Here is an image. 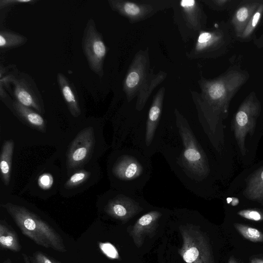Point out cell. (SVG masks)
Instances as JSON below:
<instances>
[{
    "mask_svg": "<svg viewBox=\"0 0 263 263\" xmlns=\"http://www.w3.org/2000/svg\"><path fill=\"white\" fill-rule=\"evenodd\" d=\"M109 173L117 190L142 194L152 173L151 158L133 146L121 147L115 149Z\"/></svg>",
    "mask_w": 263,
    "mask_h": 263,
    "instance_id": "3",
    "label": "cell"
},
{
    "mask_svg": "<svg viewBox=\"0 0 263 263\" xmlns=\"http://www.w3.org/2000/svg\"><path fill=\"white\" fill-rule=\"evenodd\" d=\"M2 206L22 233L36 244L60 252L67 251L60 235L48 223L26 208L10 202Z\"/></svg>",
    "mask_w": 263,
    "mask_h": 263,
    "instance_id": "6",
    "label": "cell"
},
{
    "mask_svg": "<svg viewBox=\"0 0 263 263\" xmlns=\"http://www.w3.org/2000/svg\"><path fill=\"white\" fill-rule=\"evenodd\" d=\"M29 257L31 263H54L52 258L40 251L35 252Z\"/></svg>",
    "mask_w": 263,
    "mask_h": 263,
    "instance_id": "30",
    "label": "cell"
},
{
    "mask_svg": "<svg viewBox=\"0 0 263 263\" xmlns=\"http://www.w3.org/2000/svg\"><path fill=\"white\" fill-rule=\"evenodd\" d=\"M102 250L104 253L109 257L114 259H118L119 253L116 248L109 243L102 244Z\"/></svg>",
    "mask_w": 263,
    "mask_h": 263,
    "instance_id": "31",
    "label": "cell"
},
{
    "mask_svg": "<svg viewBox=\"0 0 263 263\" xmlns=\"http://www.w3.org/2000/svg\"><path fill=\"white\" fill-rule=\"evenodd\" d=\"M104 210L109 217L126 222L151 206L142 194H132L117 190L110 195Z\"/></svg>",
    "mask_w": 263,
    "mask_h": 263,
    "instance_id": "11",
    "label": "cell"
},
{
    "mask_svg": "<svg viewBox=\"0 0 263 263\" xmlns=\"http://www.w3.org/2000/svg\"><path fill=\"white\" fill-rule=\"evenodd\" d=\"M27 38L17 33L1 30L0 32V47L1 50H8L23 45L27 42Z\"/></svg>",
    "mask_w": 263,
    "mask_h": 263,
    "instance_id": "23",
    "label": "cell"
},
{
    "mask_svg": "<svg viewBox=\"0 0 263 263\" xmlns=\"http://www.w3.org/2000/svg\"><path fill=\"white\" fill-rule=\"evenodd\" d=\"M263 15V0L252 16L239 39L246 40L249 38L254 32Z\"/></svg>",
    "mask_w": 263,
    "mask_h": 263,
    "instance_id": "25",
    "label": "cell"
},
{
    "mask_svg": "<svg viewBox=\"0 0 263 263\" xmlns=\"http://www.w3.org/2000/svg\"><path fill=\"white\" fill-rule=\"evenodd\" d=\"M234 227L245 239L253 242H263V233L248 225L234 223Z\"/></svg>",
    "mask_w": 263,
    "mask_h": 263,
    "instance_id": "24",
    "label": "cell"
},
{
    "mask_svg": "<svg viewBox=\"0 0 263 263\" xmlns=\"http://www.w3.org/2000/svg\"><path fill=\"white\" fill-rule=\"evenodd\" d=\"M111 9L132 24L144 21L156 13L172 7V0H109Z\"/></svg>",
    "mask_w": 263,
    "mask_h": 263,
    "instance_id": "12",
    "label": "cell"
},
{
    "mask_svg": "<svg viewBox=\"0 0 263 263\" xmlns=\"http://www.w3.org/2000/svg\"><path fill=\"white\" fill-rule=\"evenodd\" d=\"M90 175L89 172L83 170L76 172L67 180L65 187L72 189L82 184L88 179Z\"/></svg>",
    "mask_w": 263,
    "mask_h": 263,
    "instance_id": "26",
    "label": "cell"
},
{
    "mask_svg": "<svg viewBox=\"0 0 263 263\" xmlns=\"http://www.w3.org/2000/svg\"><path fill=\"white\" fill-rule=\"evenodd\" d=\"M57 81L70 112L73 117L79 116L81 114V110L78 98L75 93L74 87L62 73L57 74Z\"/></svg>",
    "mask_w": 263,
    "mask_h": 263,
    "instance_id": "20",
    "label": "cell"
},
{
    "mask_svg": "<svg viewBox=\"0 0 263 263\" xmlns=\"http://www.w3.org/2000/svg\"><path fill=\"white\" fill-rule=\"evenodd\" d=\"M240 217L254 221H263V210L251 209L242 210L237 212Z\"/></svg>",
    "mask_w": 263,
    "mask_h": 263,
    "instance_id": "28",
    "label": "cell"
},
{
    "mask_svg": "<svg viewBox=\"0 0 263 263\" xmlns=\"http://www.w3.org/2000/svg\"><path fill=\"white\" fill-rule=\"evenodd\" d=\"M191 50L186 53L190 59H210L224 53L231 42L225 24L218 25L210 30L201 31Z\"/></svg>",
    "mask_w": 263,
    "mask_h": 263,
    "instance_id": "9",
    "label": "cell"
},
{
    "mask_svg": "<svg viewBox=\"0 0 263 263\" xmlns=\"http://www.w3.org/2000/svg\"><path fill=\"white\" fill-rule=\"evenodd\" d=\"M262 0H244L238 3L231 19L235 36L239 38Z\"/></svg>",
    "mask_w": 263,
    "mask_h": 263,
    "instance_id": "17",
    "label": "cell"
},
{
    "mask_svg": "<svg viewBox=\"0 0 263 263\" xmlns=\"http://www.w3.org/2000/svg\"><path fill=\"white\" fill-rule=\"evenodd\" d=\"M22 256L25 263H31L30 257L27 254L22 253Z\"/></svg>",
    "mask_w": 263,
    "mask_h": 263,
    "instance_id": "34",
    "label": "cell"
},
{
    "mask_svg": "<svg viewBox=\"0 0 263 263\" xmlns=\"http://www.w3.org/2000/svg\"><path fill=\"white\" fill-rule=\"evenodd\" d=\"M0 247L17 252L22 249L17 233L5 220L0 222Z\"/></svg>",
    "mask_w": 263,
    "mask_h": 263,
    "instance_id": "21",
    "label": "cell"
},
{
    "mask_svg": "<svg viewBox=\"0 0 263 263\" xmlns=\"http://www.w3.org/2000/svg\"><path fill=\"white\" fill-rule=\"evenodd\" d=\"M164 214L160 209H149L137 219L130 235L137 247L139 248L143 245L146 236H153Z\"/></svg>",
    "mask_w": 263,
    "mask_h": 263,
    "instance_id": "15",
    "label": "cell"
},
{
    "mask_svg": "<svg viewBox=\"0 0 263 263\" xmlns=\"http://www.w3.org/2000/svg\"><path fill=\"white\" fill-rule=\"evenodd\" d=\"M52 260H53L54 263H61V262H60L53 258H52Z\"/></svg>",
    "mask_w": 263,
    "mask_h": 263,
    "instance_id": "38",
    "label": "cell"
},
{
    "mask_svg": "<svg viewBox=\"0 0 263 263\" xmlns=\"http://www.w3.org/2000/svg\"><path fill=\"white\" fill-rule=\"evenodd\" d=\"M35 2L32 0H1L0 1V8L3 9L7 7L12 5L20 4L23 3H33Z\"/></svg>",
    "mask_w": 263,
    "mask_h": 263,
    "instance_id": "32",
    "label": "cell"
},
{
    "mask_svg": "<svg viewBox=\"0 0 263 263\" xmlns=\"http://www.w3.org/2000/svg\"><path fill=\"white\" fill-rule=\"evenodd\" d=\"M210 9L222 11L228 9L233 7L237 1L233 0H200Z\"/></svg>",
    "mask_w": 263,
    "mask_h": 263,
    "instance_id": "27",
    "label": "cell"
},
{
    "mask_svg": "<svg viewBox=\"0 0 263 263\" xmlns=\"http://www.w3.org/2000/svg\"><path fill=\"white\" fill-rule=\"evenodd\" d=\"M260 111L261 104L255 92L252 91L245 99L234 115L232 129L242 156L247 153L245 146L246 137L248 134L251 137L253 135Z\"/></svg>",
    "mask_w": 263,
    "mask_h": 263,
    "instance_id": "10",
    "label": "cell"
},
{
    "mask_svg": "<svg viewBox=\"0 0 263 263\" xmlns=\"http://www.w3.org/2000/svg\"><path fill=\"white\" fill-rule=\"evenodd\" d=\"M165 91L164 87L159 89L145 117L129 138L133 146L149 158L158 153L164 132L166 119L162 116Z\"/></svg>",
    "mask_w": 263,
    "mask_h": 263,
    "instance_id": "5",
    "label": "cell"
},
{
    "mask_svg": "<svg viewBox=\"0 0 263 263\" xmlns=\"http://www.w3.org/2000/svg\"><path fill=\"white\" fill-rule=\"evenodd\" d=\"M12 108L17 116L31 127L42 132L46 131V122L38 112L16 101L12 102Z\"/></svg>",
    "mask_w": 263,
    "mask_h": 263,
    "instance_id": "19",
    "label": "cell"
},
{
    "mask_svg": "<svg viewBox=\"0 0 263 263\" xmlns=\"http://www.w3.org/2000/svg\"><path fill=\"white\" fill-rule=\"evenodd\" d=\"M93 130L89 127L81 130L72 142L67 155L68 170L84 164L91 154L94 145Z\"/></svg>",
    "mask_w": 263,
    "mask_h": 263,
    "instance_id": "14",
    "label": "cell"
},
{
    "mask_svg": "<svg viewBox=\"0 0 263 263\" xmlns=\"http://www.w3.org/2000/svg\"><path fill=\"white\" fill-rule=\"evenodd\" d=\"M82 47L90 69L101 78L107 47L92 19L88 20L85 28Z\"/></svg>",
    "mask_w": 263,
    "mask_h": 263,
    "instance_id": "13",
    "label": "cell"
},
{
    "mask_svg": "<svg viewBox=\"0 0 263 263\" xmlns=\"http://www.w3.org/2000/svg\"><path fill=\"white\" fill-rule=\"evenodd\" d=\"M227 201L228 204H230L232 206H236L239 203V199L235 197L228 198Z\"/></svg>",
    "mask_w": 263,
    "mask_h": 263,
    "instance_id": "33",
    "label": "cell"
},
{
    "mask_svg": "<svg viewBox=\"0 0 263 263\" xmlns=\"http://www.w3.org/2000/svg\"><path fill=\"white\" fill-rule=\"evenodd\" d=\"M37 182L40 188L43 190H48L53 184V177L49 173H44L39 176Z\"/></svg>",
    "mask_w": 263,
    "mask_h": 263,
    "instance_id": "29",
    "label": "cell"
},
{
    "mask_svg": "<svg viewBox=\"0 0 263 263\" xmlns=\"http://www.w3.org/2000/svg\"><path fill=\"white\" fill-rule=\"evenodd\" d=\"M228 263H239V261L233 256L230 257Z\"/></svg>",
    "mask_w": 263,
    "mask_h": 263,
    "instance_id": "35",
    "label": "cell"
},
{
    "mask_svg": "<svg viewBox=\"0 0 263 263\" xmlns=\"http://www.w3.org/2000/svg\"><path fill=\"white\" fill-rule=\"evenodd\" d=\"M166 76L164 71L155 74L151 69L147 50H140L135 54L125 76L123 89L128 103L137 97L134 107L137 113L143 111L149 96Z\"/></svg>",
    "mask_w": 263,
    "mask_h": 263,
    "instance_id": "4",
    "label": "cell"
},
{
    "mask_svg": "<svg viewBox=\"0 0 263 263\" xmlns=\"http://www.w3.org/2000/svg\"><path fill=\"white\" fill-rule=\"evenodd\" d=\"M173 113L172 119H166L158 153L186 189L204 197L212 171L203 145L206 139L196 120H190L177 108Z\"/></svg>",
    "mask_w": 263,
    "mask_h": 263,
    "instance_id": "1",
    "label": "cell"
},
{
    "mask_svg": "<svg viewBox=\"0 0 263 263\" xmlns=\"http://www.w3.org/2000/svg\"><path fill=\"white\" fill-rule=\"evenodd\" d=\"M249 77L247 71L234 65L217 78L201 77L198 81L201 92L191 91L198 125L208 142L219 153L224 144L223 123L230 102Z\"/></svg>",
    "mask_w": 263,
    "mask_h": 263,
    "instance_id": "2",
    "label": "cell"
},
{
    "mask_svg": "<svg viewBox=\"0 0 263 263\" xmlns=\"http://www.w3.org/2000/svg\"><path fill=\"white\" fill-rule=\"evenodd\" d=\"M11 83L13 84V96L15 101L25 106L44 114V106L41 96L37 94V91L28 79L14 76Z\"/></svg>",
    "mask_w": 263,
    "mask_h": 263,
    "instance_id": "16",
    "label": "cell"
},
{
    "mask_svg": "<svg viewBox=\"0 0 263 263\" xmlns=\"http://www.w3.org/2000/svg\"><path fill=\"white\" fill-rule=\"evenodd\" d=\"M14 143L13 140L4 142L1 153V175L3 183L8 185L10 182L11 164Z\"/></svg>",
    "mask_w": 263,
    "mask_h": 263,
    "instance_id": "22",
    "label": "cell"
},
{
    "mask_svg": "<svg viewBox=\"0 0 263 263\" xmlns=\"http://www.w3.org/2000/svg\"><path fill=\"white\" fill-rule=\"evenodd\" d=\"M250 263H263V259L254 258L251 260Z\"/></svg>",
    "mask_w": 263,
    "mask_h": 263,
    "instance_id": "36",
    "label": "cell"
},
{
    "mask_svg": "<svg viewBox=\"0 0 263 263\" xmlns=\"http://www.w3.org/2000/svg\"><path fill=\"white\" fill-rule=\"evenodd\" d=\"M3 263H12V262L9 258H8L6 259Z\"/></svg>",
    "mask_w": 263,
    "mask_h": 263,
    "instance_id": "37",
    "label": "cell"
},
{
    "mask_svg": "<svg viewBox=\"0 0 263 263\" xmlns=\"http://www.w3.org/2000/svg\"><path fill=\"white\" fill-rule=\"evenodd\" d=\"M243 196L249 200L263 205V166L258 168L246 179Z\"/></svg>",
    "mask_w": 263,
    "mask_h": 263,
    "instance_id": "18",
    "label": "cell"
},
{
    "mask_svg": "<svg viewBox=\"0 0 263 263\" xmlns=\"http://www.w3.org/2000/svg\"><path fill=\"white\" fill-rule=\"evenodd\" d=\"M201 1H173L174 20L184 41L196 38L204 30L207 16Z\"/></svg>",
    "mask_w": 263,
    "mask_h": 263,
    "instance_id": "7",
    "label": "cell"
},
{
    "mask_svg": "<svg viewBox=\"0 0 263 263\" xmlns=\"http://www.w3.org/2000/svg\"><path fill=\"white\" fill-rule=\"evenodd\" d=\"M182 245L178 252L186 263H214L209 239L206 234L192 224L179 227Z\"/></svg>",
    "mask_w": 263,
    "mask_h": 263,
    "instance_id": "8",
    "label": "cell"
}]
</instances>
